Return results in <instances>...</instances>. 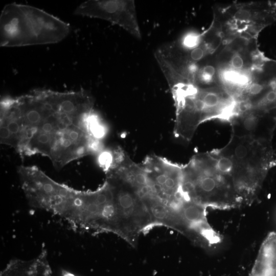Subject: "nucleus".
Wrapping results in <instances>:
<instances>
[{"label":"nucleus","mask_w":276,"mask_h":276,"mask_svg":"<svg viewBox=\"0 0 276 276\" xmlns=\"http://www.w3.org/2000/svg\"><path fill=\"white\" fill-rule=\"evenodd\" d=\"M88 91L35 89L1 101L0 142L22 157L39 154L56 169L92 153L100 138Z\"/></svg>","instance_id":"nucleus-1"},{"label":"nucleus","mask_w":276,"mask_h":276,"mask_svg":"<svg viewBox=\"0 0 276 276\" xmlns=\"http://www.w3.org/2000/svg\"><path fill=\"white\" fill-rule=\"evenodd\" d=\"M175 107L174 134L190 141L202 123L213 119L230 122L237 114L235 98L220 85L201 86L177 80L167 81Z\"/></svg>","instance_id":"nucleus-2"},{"label":"nucleus","mask_w":276,"mask_h":276,"mask_svg":"<svg viewBox=\"0 0 276 276\" xmlns=\"http://www.w3.org/2000/svg\"><path fill=\"white\" fill-rule=\"evenodd\" d=\"M70 31L67 23L33 6L13 3L6 5L1 14V47L55 43Z\"/></svg>","instance_id":"nucleus-3"},{"label":"nucleus","mask_w":276,"mask_h":276,"mask_svg":"<svg viewBox=\"0 0 276 276\" xmlns=\"http://www.w3.org/2000/svg\"><path fill=\"white\" fill-rule=\"evenodd\" d=\"M181 192L206 209L228 210L243 205L230 176L218 168L212 151L196 154L182 165Z\"/></svg>","instance_id":"nucleus-4"},{"label":"nucleus","mask_w":276,"mask_h":276,"mask_svg":"<svg viewBox=\"0 0 276 276\" xmlns=\"http://www.w3.org/2000/svg\"><path fill=\"white\" fill-rule=\"evenodd\" d=\"M52 214L63 218L76 229L117 234L118 220L113 193L106 180L94 191L71 188Z\"/></svg>","instance_id":"nucleus-5"},{"label":"nucleus","mask_w":276,"mask_h":276,"mask_svg":"<svg viewBox=\"0 0 276 276\" xmlns=\"http://www.w3.org/2000/svg\"><path fill=\"white\" fill-rule=\"evenodd\" d=\"M105 171L116 208L117 235L134 246L140 234L155 224L139 193V187L114 168H109Z\"/></svg>","instance_id":"nucleus-6"},{"label":"nucleus","mask_w":276,"mask_h":276,"mask_svg":"<svg viewBox=\"0 0 276 276\" xmlns=\"http://www.w3.org/2000/svg\"><path fill=\"white\" fill-rule=\"evenodd\" d=\"M214 20L224 41L236 38L257 40L259 33L276 19V2H257L232 5L216 10Z\"/></svg>","instance_id":"nucleus-7"},{"label":"nucleus","mask_w":276,"mask_h":276,"mask_svg":"<svg viewBox=\"0 0 276 276\" xmlns=\"http://www.w3.org/2000/svg\"><path fill=\"white\" fill-rule=\"evenodd\" d=\"M175 219L174 229L196 245L211 249L222 242L221 235L210 224L204 207L183 196L170 203Z\"/></svg>","instance_id":"nucleus-8"},{"label":"nucleus","mask_w":276,"mask_h":276,"mask_svg":"<svg viewBox=\"0 0 276 276\" xmlns=\"http://www.w3.org/2000/svg\"><path fill=\"white\" fill-rule=\"evenodd\" d=\"M153 193L168 205L182 195V165L156 155L147 156L141 164Z\"/></svg>","instance_id":"nucleus-9"},{"label":"nucleus","mask_w":276,"mask_h":276,"mask_svg":"<svg viewBox=\"0 0 276 276\" xmlns=\"http://www.w3.org/2000/svg\"><path fill=\"white\" fill-rule=\"evenodd\" d=\"M75 14L109 21L136 38H142L133 0H89L78 6Z\"/></svg>","instance_id":"nucleus-10"},{"label":"nucleus","mask_w":276,"mask_h":276,"mask_svg":"<svg viewBox=\"0 0 276 276\" xmlns=\"http://www.w3.org/2000/svg\"><path fill=\"white\" fill-rule=\"evenodd\" d=\"M268 95L276 96V60L265 57L255 66L250 82L241 94L239 113L251 110Z\"/></svg>","instance_id":"nucleus-11"},{"label":"nucleus","mask_w":276,"mask_h":276,"mask_svg":"<svg viewBox=\"0 0 276 276\" xmlns=\"http://www.w3.org/2000/svg\"><path fill=\"white\" fill-rule=\"evenodd\" d=\"M0 276H54L48 260L46 250L42 249L35 258L10 261Z\"/></svg>","instance_id":"nucleus-12"},{"label":"nucleus","mask_w":276,"mask_h":276,"mask_svg":"<svg viewBox=\"0 0 276 276\" xmlns=\"http://www.w3.org/2000/svg\"><path fill=\"white\" fill-rule=\"evenodd\" d=\"M249 276H276L275 232H269L262 242Z\"/></svg>","instance_id":"nucleus-13"}]
</instances>
